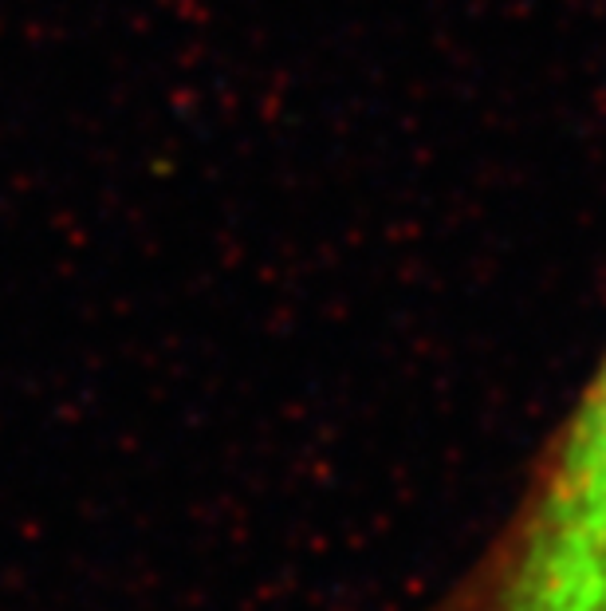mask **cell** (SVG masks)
Instances as JSON below:
<instances>
[{
    "label": "cell",
    "mask_w": 606,
    "mask_h": 611,
    "mask_svg": "<svg viewBox=\"0 0 606 611\" xmlns=\"http://www.w3.org/2000/svg\"><path fill=\"white\" fill-rule=\"evenodd\" d=\"M453 611H606V355Z\"/></svg>",
    "instance_id": "1"
}]
</instances>
